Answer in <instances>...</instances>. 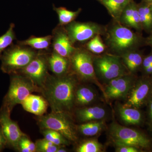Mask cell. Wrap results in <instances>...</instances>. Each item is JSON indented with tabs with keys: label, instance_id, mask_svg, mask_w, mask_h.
I'll return each mask as SVG.
<instances>
[{
	"label": "cell",
	"instance_id": "obj_1",
	"mask_svg": "<svg viewBox=\"0 0 152 152\" xmlns=\"http://www.w3.org/2000/svg\"><path fill=\"white\" fill-rule=\"evenodd\" d=\"M75 80L72 76H48L43 88L52 112L66 113L71 110L75 101Z\"/></svg>",
	"mask_w": 152,
	"mask_h": 152
},
{
	"label": "cell",
	"instance_id": "obj_2",
	"mask_svg": "<svg viewBox=\"0 0 152 152\" xmlns=\"http://www.w3.org/2000/svg\"><path fill=\"white\" fill-rule=\"evenodd\" d=\"M38 52L30 47L13 44L3 53L0 58L1 69L5 73H17L25 67L37 55Z\"/></svg>",
	"mask_w": 152,
	"mask_h": 152
},
{
	"label": "cell",
	"instance_id": "obj_3",
	"mask_svg": "<svg viewBox=\"0 0 152 152\" xmlns=\"http://www.w3.org/2000/svg\"><path fill=\"white\" fill-rule=\"evenodd\" d=\"M10 75L9 91L4 98L2 106L10 113L15 106L21 104L32 93L40 90L30 79L21 74Z\"/></svg>",
	"mask_w": 152,
	"mask_h": 152
},
{
	"label": "cell",
	"instance_id": "obj_4",
	"mask_svg": "<svg viewBox=\"0 0 152 152\" xmlns=\"http://www.w3.org/2000/svg\"><path fill=\"white\" fill-rule=\"evenodd\" d=\"M108 42L114 51L124 54L140 45L141 39L130 29L121 25L114 26L109 32Z\"/></svg>",
	"mask_w": 152,
	"mask_h": 152
},
{
	"label": "cell",
	"instance_id": "obj_5",
	"mask_svg": "<svg viewBox=\"0 0 152 152\" xmlns=\"http://www.w3.org/2000/svg\"><path fill=\"white\" fill-rule=\"evenodd\" d=\"M65 113L53 112L41 116L39 124L42 129H50L62 134L69 141H76L77 134L73 124Z\"/></svg>",
	"mask_w": 152,
	"mask_h": 152
},
{
	"label": "cell",
	"instance_id": "obj_6",
	"mask_svg": "<svg viewBox=\"0 0 152 152\" xmlns=\"http://www.w3.org/2000/svg\"><path fill=\"white\" fill-rule=\"evenodd\" d=\"M110 134L117 146L129 145L145 148L150 145V140L143 134L117 123L111 125Z\"/></svg>",
	"mask_w": 152,
	"mask_h": 152
},
{
	"label": "cell",
	"instance_id": "obj_7",
	"mask_svg": "<svg viewBox=\"0 0 152 152\" xmlns=\"http://www.w3.org/2000/svg\"><path fill=\"white\" fill-rule=\"evenodd\" d=\"M94 69L100 77L107 81L127 74L119 57L106 55L94 61Z\"/></svg>",
	"mask_w": 152,
	"mask_h": 152
},
{
	"label": "cell",
	"instance_id": "obj_8",
	"mask_svg": "<svg viewBox=\"0 0 152 152\" xmlns=\"http://www.w3.org/2000/svg\"><path fill=\"white\" fill-rule=\"evenodd\" d=\"M47 51L38 52L34 58L17 73L21 74L30 79L38 87H43L49 76Z\"/></svg>",
	"mask_w": 152,
	"mask_h": 152
},
{
	"label": "cell",
	"instance_id": "obj_9",
	"mask_svg": "<svg viewBox=\"0 0 152 152\" xmlns=\"http://www.w3.org/2000/svg\"><path fill=\"white\" fill-rule=\"evenodd\" d=\"M72 43L83 42L91 39L102 32L99 25L93 23L74 21L64 26Z\"/></svg>",
	"mask_w": 152,
	"mask_h": 152
},
{
	"label": "cell",
	"instance_id": "obj_10",
	"mask_svg": "<svg viewBox=\"0 0 152 152\" xmlns=\"http://www.w3.org/2000/svg\"><path fill=\"white\" fill-rule=\"evenodd\" d=\"M70 58L74 71L81 78L87 80L95 78L94 61L87 50L76 48Z\"/></svg>",
	"mask_w": 152,
	"mask_h": 152
},
{
	"label": "cell",
	"instance_id": "obj_11",
	"mask_svg": "<svg viewBox=\"0 0 152 152\" xmlns=\"http://www.w3.org/2000/svg\"><path fill=\"white\" fill-rule=\"evenodd\" d=\"M10 112L2 107L0 112V126L7 145L18 149L21 139L26 136L21 130L16 122L11 119Z\"/></svg>",
	"mask_w": 152,
	"mask_h": 152
},
{
	"label": "cell",
	"instance_id": "obj_12",
	"mask_svg": "<svg viewBox=\"0 0 152 152\" xmlns=\"http://www.w3.org/2000/svg\"><path fill=\"white\" fill-rule=\"evenodd\" d=\"M51 47L53 50L66 58H70L77 48L69 38L64 26L57 25L52 31Z\"/></svg>",
	"mask_w": 152,
	"mask_h": 152
},
{
	"label": "cell",
	"instance_id": "obj_13",
	"mask_svg": "<svg viewBox=\"0 0 152 152\" xmlns=\"http://www.w3.org/2000/svg\"><path fill=\"white\" fill-rule=\"evenodd\" d=\"M133 77L126 74L109 81L106 87L105 94L110 99L122 98L127 95L133 84Z\"/></svg>",
	"mask_w": 152,
	"mask_h": 152
},
{
	"label": "cell",
	"instance_id": "obj_14",
	"mask_svg": "<svg viewBox=\"0 0 152 152\" xmlns=\"http://www.w3.org/2000/svg\"><path fill=\"white\" fill-rule=\"evenodd\" d=\"M151 89V85L149 81L142 80L137 83L131 90L127 100L124 106L138 109L145 102Z\"/></svg>",
	"mask_w": 152,
	"mask_h": 152
},
{
	"label": "cell",
	"instance_id": "obj_15",
	"mask_svg": "<svg viewBox=\"0 0 152 152\" xmlns=\"http://www.w3.org/2000/svg\"><path fill=\"white\" fill-rule=\"evenodd\" d=\"M47 51L46 56L48 68L56 76L65 75L69 69L70 62L68 58L59 55L53 50Z\"/></svg>",
	"mask_w": 152,
	"mask_h": 152
},
{
	"label": "cell",
	"instance_id": "obj_16",
	"mask_svg": "<svg viewBox=\"0 0 152 152\" xmlns=\"http://www.w3.org/2000/svg\"><path fill=\"white\" fill-rule=\"evenodd\" d=\"M48 101L42 97L30 94L22 103L25 110L38 116H42L46 112Z\"/></svg>",
	"mask_w": 152,
	"mask_h": 152
},
{
	"label": "cell",
	"instance_id": "obj_17",
	"mask_svg": "<svg viewBox=\"0 0 152 152\" xmlns=\"http://www.w3.org/2000/svg\"><path fill=\"white\" fill-rule=\"evenodd\" d=\"M52 40V35L42 37L32 36L24 40L18 41L17 43L30 47L37 51H43L50 50Z\"/></svg>",
	"mask_w": 152,
	"mask_h": 152
},
{
	"label": "cell",
	"instance_id": "obj_18",
	"mask_svg": "<svg viewBox=\"0 0 152 152\" xmlns=\"http://www.w3.org/2000/svg\"><path fill=\"white\" fill-rule=\"evenodd\" d=\"M106 114L105 110L98 106L80 109L77 112L78 118L83 122L102 119Z\"/></svg>",
	"mask_w": 152,
	"mask_h": 152
},
{
	"label": "cell",
	"instance_id": "obj_19",
	"mask_svg": "<svg viewBox=\"0 0 152 152\" xmlns=\"http://www.w3.org/2000/svg\"><path fill=\"white\" fill-rule=\"evenodd\" d=\"M119 113L121 120L127 124H139L141 122L142 114L137 109L123 106L120 107Z\"/></svg>",
	"mask_w": 152,
	"mask_h": 152
},
{
	"label": "cell",
	"instance_id": "obj_20",
	"mask_svg": "<svg viewBox=\"0 0 152 152\" xmlns=\"http://www.w3.org/2000/svg\"><path fill=\"white\" fill-rule=\"evenodd\" d=\"M131 0H102L111 15L115 20H119L125 7Z\"/></svg>",
	"mask_w": 152,
	"mask_h": 152
},
{
	"label": "cell",
	"instance_id": "obj_21",
	"mask_svg": "<svg viewBox=\"0 0 152 152\" xmlns=\"http://www.w3.org/2000/svg\"><path fill=\"white\" fill-rule=\"evenodd\" d=\"M122 58L124 64L131 72H135L142 64V57L138 52L134 50L123 54Z\"/></svg>",
	"mask_w": 152,
	"mask_h": 152
},
{
	"label": "cell",
	"instance_id": "obj_22",
	"mask_svg": "<svg viewBox=\"0 0 152 152\" xmlns=\"http://www.w3.org/2000/svg\"><path fill=\"white\" fill-rule=\"evenodd\" d=\"M53 10L58 17V25L64 26L73 22L81 12L80 9L76 11H72L64 7H56L55 6H53Z\"/></svg>",
	"mask_w": 152,
	"mask_h": 152
},
{
	"label": "cell",
	"instance_id": "obj_23",
	"mask_svg": "<svg viewBox=\"0 0 152 152\" xmlns=\"http://www.w3.org/2000/svg\"><path fill=\"white\" fill-rule=\"evenodd\" d=\"M96 97L94 91L88 87H80L75 94V101L80 105L91 104L95 100Z\"/></svg>",
	"mask_w": 152,
	"mask_h": 152
},
{
	"label": "cell",
	"instance_id": "obj_24",
	"mask_svg": "<svg viewBox=\"0 0 152 152\" xmlns=\"http://www.w3.org/2000/svg\"><path fill=\"white\" fill-rule=\"evenodd\" d=\"M142 28L149 31L152 29V10L151 5L146 4L138 6Z\"/></svg>",
	"mask_w": 152,
	"mask_h": 152
},
{
	"label": "cell",
	"instance_id": "obj_25",
	"mask_svg": "<svg viewBox=\"0 0 152 152\" xmlns=\"http://www.w3.org/2000/svg\"><path fill=\"white\" fill-rule=\"evenodd\" d=\"M15 28V24L11 23L7 32L0 37V58L6 49L12 45L14 41L16 39Z\"/></svg>",
	"mask_w": 152,
	"mask_h": 152
},
{
	"label": "cell",
	"instance_id": "obj_26",
	"mask_svg": "<svg viewBox=\"0 0 152 152\" xmlns=\"http://www.w3.org/2000/svg\"><path fill=\"white\" fill-rule=\"evenodd\" d=\"M104 125L103 122L102 121L88 122L86 124L80 125L79 126V130L84 135L94 136L102 131Z\"/></svg>",
	"mask_w": 152,
	"mask_h": 152
},
{
	"label": "cell",
	"instance_id": "obj_27",
	"mask_svg": "<svg viewBox=\"0 0 152 152\" xmlns=\"http://www.w3.org/2000/svg\"><path fill=\"white\" fill-rule=\"evenodd\" d=\"M35 144L36 151L39 152H57L59 148L61 146L45 138L38 140Z\"/></svg>",
	"mask_w": 152,
	"mask_h": 152
},
{
	"label": "cell",
	"instance_id": "obj_28",
	"mask_svg": "<svg viewBox=\"0 0 152 152\" xmlns=\"http://www.w3.org/2000/svg\"><path fill=\"white\" fill-rule=\"evenodd\" d=\"M87 49L95 54H100L105 50V46L101 40L99 35L92 38L87 44Z\"/></svg>",
	"mask_w": 152,
	"mask_h": 152
},
{
	"label": "cell",
	"instance_id": "obj_29",
	"mask_svg": "<svg viewBox=\"0 0 152 152\" xmlns=\"http://www.w3.org/2000/svg\"><path fill=\"white\" fill-rule=\"evenodd\" d=\"M102 146L95 140H88L81 144L77 149L78 152H99L102 151Z\"/></svg>",
	"mask_w": 152,
	"mask_h": 152
},
{
	"label": "cell",
	"instance_id": "obj_30",
	"mask_svg": "<svg viewBox=\"0 0 152 152\" xmlns=\"http://www.w3.org/2000/svg\"><path fill=\"white\" fill-rule=\"evenodd\" d=\"M137 7L134 3L131 2L128 4L123 11L120 18V20L122 23L127 26Z\"/></svg>",
	"mask_w": 152,
	"mask_h": 152
},
{
	"label": "cell",
	"instance_id": "obj_31",
	"mask_svg": "<svg viewBox=\"0 0 152 152\" xmlns=\"http://www.w3.org/2000/svg\"><path fill=\"white\" fill-rule=\"evenodd\" d=\"M127 26L134 28L136 30L141 29L142 26L140 20V15H139L137 6L135 9L132 16Z\"/></svg>",
	"mask_w": 152,
	"mask_h": 152
},
{
	"label": "cell",
	"instance_id": "obj_32",
	"mask_svg": "<svg viewBox=\"0 0 152 152\" xmlns=\"http://www.w3.org/2000/svg\"><path fill=\"white\" fill-rule=\"evenodd\" d=\"M50 142L59 146L68 145L69 144V142L68 139L66 138L65 137H64L61 134L55 131H54L53 135Z\"/></svg>",
	"mask_w": 152,
	"mask_h": 152
},
{
	"label": "cell",
	"instance_id": "obj_33",
	"mask_svg": "<svg viewBox=\"0 0 152 152\" xmlns=\"http://www.w3.org/2000/svg\"><path fill=\"white\" fill-rule=\"evenodd\" d=\"M20 142L24 144L29 149L31 152L36 151V144L31 141L30 140L26 137V136H24L21 139Z\"/></svg>",
	"mask_w": 152,
	"mask_h": 152
},
{
	"label": "cell",
	"instance_id": "obj_34",
	"mask_svg": "<svg viewBox=\"0 0 152 152\" xmlns=\"http://www.w3.org/2000/svg\"><path fill=\"white\" fill-rule=\"evenodd\" d=\"M116 152H138L139 150L137 148L132 146L124 145L117 146Z\"/></svg>",
	"mask_w": 152,
	"mask_h": 152
},
{
	"label": "cell",
	"instance_id": "obj_35",
	"mask_svg": "<svg viewBox=\"0 0 152 152\" xmlns=\"http://www.w3.org/2000/svg\"><path fill=\"white\" fill-rule=\"evenodd\" d=\"M143 67L144 69L152 64V54L148 56L143 60Z\"/></svg>",
	"mask_w": 152,
	"mask_h": 152
},
{
	"label": "cell",
	"instance_id": "obj_36",
	"mask_svg": "<svg viewBox=\"0 0 152 152\" xmlns=\"http://www.w3.org/2000/svg\"><path fill=\"white\" fill-rule=\"evenodd\" d=\"M18 149L22 152H31L29 149L26 145L20 142H19Z\"/></svg>",
	"mask_w": 152,
	"mask_h": 152
},
{
	"label": "cell",
	"instance_id": "obj_37",
	"mask_svg": "<svg viewBox=\"0 0 152 152\" xmlns=\"http://www.w3.org/2000/svg\"><path fill=\"white\" fill-rule=\"evenodd\" d=\"M7 145V141L6 140H0V151H1Z\"/></svg>",
	"mask_w": 152,
	"mask_h": 152
},
{
	"label": "cell",
	"instance_id": "obj_38",
	"mask_svg": "<svg viewBox=\"0 0 152 152\" xmlns=\"http://www.w3.org/2000/svg\"><path fill=\"white\" fill-rule=\"evenodd\" d=\"M144 70H145V72L146 74H152V64L151 65Z\"/></svg>",
	"mask_w": 152,
	"mask_h": 152
},
{
	"label": "cell",
	"instance_id": "obj_39",
	"mask_svg": "<svg viewBox=\"0 0 152 152\" xmlns=\"http://www.w3.org/2000/svg\"><path fill=\"white\" fill-rule=\"evenodd\" d=\"M150 115L151 118L152 120V100L150 103Z\"/></svg>",
	"mask_w": 152,
	"mask_h": 152
},
{
	"label": "cell",
	"instance_id": "obj_40",
	"mask_svg": "<svg viewBox=\"0 0 152 152\" xmlns=\"http://www.w3.org/2000/svg\"><path fill=\"white\" fill-rule=\"evenodd\" d=\"M5 140L4 135H3L1 129V126H0V140Z\"/></svg>",
	"mask_w": 152,
	"mask_h": 152
},
{
	"label": "cell",
	"instance_id": "obj_41",
	"mask_svg": "<svg viewBox=\"0 0 152 152\" xmlns=\"http://www.w3.org/2000/svg\"><path fill=\"white\" fill-rule=\"evenodd\" d=\"M67 152L66 150L65 149L63 148L62 147H60L58 149L57 151V152Z\"/></svg>",
	"mask_w": 152,
	"mask_h": 152
},
{
	"label": "cell",
	"instance_id": "obj_42",
	"mask_svg": "<svg viewBox=\"0 0 152 152\" xmlns=\"http://www.w3.org/2000/svg\"><path fill=\"white\" fill-rule=\"evenodd\" d=\"M148 42L150 45L151 46L152 48V34L151 36H150L149 38Z\"/></svg>",
	"mask_w": 152,
	"mask_h": 152
},
{
	"label": "cell",
	"instance_id": "obj_43",
	"mask_svg": "<svg viewBox=\"0 0 152 152\" xmlns=\"http://www.w3.org/2000/svg\"><path fill=\"white\" fill-rule=\"evenodd\" d=\"M147 1L149 2H152V0H146Z\"/></svg>",
	"mask_w": 152,
	"mask_h": 152
},
{
	"label": "cell",
	"instance_id": "obj_44",
	"mask_svg": "<svg viewBox=\"0 0 152 152\" xmlns=\"http://www.w3.org/2000/svg\"><path fill=\"white\" fill-rule=\"evenodd\" d=\"M150 5H151V10H152V3Z\"/></svg>",
	"mask_w": 152,
	"mask_h": 152
}]
</instances>
